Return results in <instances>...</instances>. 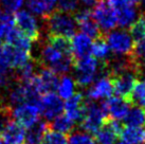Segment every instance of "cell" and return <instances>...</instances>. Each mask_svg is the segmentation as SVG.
Instances as JSON below:
<instances>
[{"label":"cell","mask_w":145,"mask_h":144,"mask_svg":"<svg viewBox=\"0 0 145 144\" xmlns=\"http://www.w3.org/2000/svg\"><path fill=\"white\" fill-rule=\"evenodd\" d=\"M74 82L80 87H87L92 84L99 75L107 74L106 63L100 62L93 56H86L74 60Z\"/></svg>","instance_id":"1"},{"label":"cell","mask_w":145,"mask_h":144,"mask_svg":"<svg viewBox=\"0 0 145 144\" xmlns=\"http://www.w3.org/2000/svg\"><path fill=\"white\" fill-rule=\"evenodd\" d=\"M46 28L49 34L72 37L76 31V22L70 14L61 11H53L48 16L44 17Z\"/></svg>","instance_id":"2"},{"label":"cell","mask_w":145,"mask_h":144,"mask_svg":"<svg viewBox=\"0 0 145 144\" xmlns=\"http://www.w3.org/2000/svg\"><path fill=\"white\" fill-rule=\"evenodd\" d=\"M92 18L103 34L112 31L118 26L117 14L108 0H99L92 12Z\"/></svg>","instance_id":"3"},{"label":"cell","mask_w":145,"mask_h":144,"mask_svg":"<svg viewBox=\"0 0 145 144\" xmlns=\"http://www.w3.org/2000/svg\"><path fill=\"white\" fill-rule=\"evenodd\" d=\"M141 73L136 69H129L121 73L109 76V79L111 80V83H112L113 91L116 92V94L125 100L130 101L131 91L138 80V76Z\"/></svg>","instance_id":"4"},{"label":"cell","mask_w":145,"mask_h":144,"mask_svg":"<svg viewBox=\"0 0 145 144\" xmlns=\"http://www.w3.org/2000/svg\"><path fill=\"white\" fill-rule=\"evenodd\" d=\"M106 118L107 116L102 107V104H97L93 102L87 103L85 115L80 122L81 128L84 132L94 135L97 129L103 125Z\"/></svg>","instance_id":"5"},{"label":"cell","mask_w":145,"mask_h":144,"mask_svg":"<svg viewBox=\"0 0 145 144\" xmlns=\"http://www.w3.org/2000/svg\"><path fill=\"white\" fill-rule=\"evenodd\" d=\"M110 50L117 55H129L133 47V40L128 32L124 30L110 31L104 34Z\"/></svg>","instance_id":"6"},{"label":"cell","mask_w":145,"mask_h":144,"mask_svg":"<svg viewBox=\"0 0 145 144\" xmlns=\"http://www.w3.org/2000/svg\"><path fill=\"white\" fill-rule=\"evenodd\" d=\"M39 116L40 110L38 104L32 102H25L22 104L16 105L12 109L13 120L27 128L35 124L39 119Z\"/></svg>","instance_id":"7"},{"label":"cell","mask_w":145,"mask_h":144,"mask_svg":"<svg viewBox=\"0 0 145 144\" xmlns=\"http://www.w3.org/2000/svg\"><path fill=\"white\" fill-rule=\"evenodd\" d=\"M14 21L16 22L17 28L31 41H37L39 39V24L34 15H32L29 11H17L16 15L14 16Z\"/></svg>","instance_id":"8"},{"label":"cell","mask_w":145,"mask_h":144,"mask_svg":"<svg viewBox=\"0 0 145 144\" xmlns=\"http://www.w3.org/2000/svg\"><path fill=\"white\" fill-rule=\"evenodd\" d=\"M38 107L44 119L51 121L55 117L59 116L64 110V103L59 96H56L53 92H47L39 98Z\"/></svg>","instance_id":"9"},{"label":"cell","mask_w":145,"mask_h":144,"mask_svg":"<svg viewBox=\"0 0 145 144\" xmlns=\"http://www.w3.org/2000/svg\"><path fill=\"white\" fill-rule=\"evenodd\" d=\"M123 126L119 120L106 118L104 123L94 134L97 144H114L121 135Z\"/></svg>","instance_id":"10"},{"label":"cell","mask_w":145,"mask_h":144,"mask_svg":"<svg viewBox=\"0 0 145 144\" xmlns=\"http://www.w3.org/2000/svg\"><path fill=\"white\" fill-rule=\"evenodd\" d=\"M73 14V18L83 33L94 39L103 35L99 26L92 18V12L89 9L82 8L81 10H76Z\"/></svg>","instance_id":"11"},{"label":"cell","mask_w":145,"mask_h":144,"mask_svg":"<svg viewBox=\"0 0 145 144\" xmlns=\"http://www.w3.org/2000/svg\"><path fill=\"white\" fill-rule=\"evenodd\" d=\"M102 107L104 109L107 118L113 120H123L130 109V101L125 100L120 96H109L108 100L102 102Z\"/></svg>","instance_id":"12"},{"label":"cell","mask_w":145,"mask_h":144,"mask_svg":"<svg viewBox=\"0 0 145 144\" xmlns=\"http://www.w3.org/2000/svg\"><path fill=\"white\" fill-rule=\"evenodd\" d=\"M1 53L5 58L10 68L18 69L24 66L25 63L32 58L31 51H27L24 49L14 47L12 45L5 44L1 48Z\"/></svg>","instance_id":"13"},{"label":"cell","mask_w":145,"mask_h":144,"mask_svg":"<svg viewBox=\"0 0 145 144\" xmlns=\"http://www.w3.org/2000/svg\"><path fill=\"white\" fill-rule=\"evenodd\" d=\"M86 107H87V102L85 101L84 94L81 92H76L72 96L67 99V102L64 105L66 116L74 123L82 121L86 111Z\"/></svg>","instance_id":"14"},{"label":"cell","mask_w":145,"mask_h":144,"mask_svg":"<svg viewBox=\"0 0 145 144\" xmlns=\"http://www.w3.org/2000/svg\"><path fill=\"white\" fill-rule=\"evenodd\" d=\"M92 38L85 33H77L72 36L71 50L74 60H80L83 57L91 55Z\"/></svg>","instance_id":"15"},{"label":"cell","mask_w":145,"mask_h":144,"mask_svg":"<svg viewBox=\"0 0 145 144\" xmlns=\"http://www.w3.org/2000/svg\"><path fill=\"white\" fill-rule=\"evenodd\" d=\"M113 86L109 76H101L86 92L87 99L90 101H97L111 96Z\"/></svg>","instance_id":"16"},{"label":"cell","mask_w":145,"mask_h":144,"mask_svg":"<svg viewBox=\"0 0 145 144\" xmlns=\"http://www.w3.org/2000/svg\"><path fill=\"white\" fill-rule=\"evenodd\" d=\"M36 81L38 84V88L40 90V93H47V92H53L56 90L58 85V77L54 71L47 67H40L39 71L36 74Z\"/></svg>","instance_id":"17"},{"label":"cell","mask_w":145,"mask_h":144,"mask_svg":"<svg viewBox=\"0 0 145 144\" xmlns=\"http://www.w3.org/2000/svg\"><path fill=\"white\" fill-rule=\"evenodd\" d=\"M3 38L7 44L27 50V51H31V48H32L31 40L29 39L19 29L15 28L13 24H10L8 27Z\"/></svg>","instance_id":"18"},{"label":"cell","mask_w":145,"mask_h":144,"mask_svg":"<svg viewBox=\"0 0 145 144\" xmlns=\"http://www.w3.org/2000/svg\"><path fill=\"white\" fill-rule=\"evenodd\" d=\"M24 127L14 120L11 121L1 132V137L11 144H24Z\"/></svg>","instance_id":"19"},{"label":"cell","mask_w":145,"mask_h":144,"mask_svg":"<svg viewBox=\"0 0 145 144\" xmlns=\"http://www.w3.org/2000/svg\"><path fill=\"white\" fill-rule=\"evenodd\" d=\"M49 129V124L44 121H37L35 124L28 127L24 135V144H40L46 132Z\"/></svg>","instance_id":"20"},{"label":"cell","mask_w":145,"mask_h":144,"mask_svg":"<svg viewBox=\"0 0 145 144\" xmlns=\"http://www.w3.org/2000/svg\"><path fill=\"white\" fill-rule=\"evenodd\" d=\"M56 2L57 0H28L27 4L31 12L44 18L55 11Z\"/></svg>","instance_id":"21"},{"label":"cell","mask_w":145,"mask_h":144,"mask_svg":"<svg viewBox=\"0 0 145 144\" xmlns=\"http://www.w3.org/2000/svg\"><path fill=\"white\" fill-rule=\"evenodd\" d=\"M114 11L117 14L118 24L123 29L129 28L138 18V8L136 7H124L114 9Z\"/></svg>","instance_id":"22"},{"label":"cell","mask_w":145,"mask_h":144,"mask_svg":"<svg viewBox=\"0 0 145 144\" xmlns=\"http://www.w3.org/2000/svg\"><path fill=\"white\" fill-rule=\"evenodd\" d=\"M124 122L126 126L130 127H145V108L135 106L133 109H129Z\"/></svg>","instance_id":"23"},{"label":"cell","mask_w":145,"mask_h":144,"mask_svg":"<svg viewBox=\"0 0 145 144\" xmlns=\"http://www.w3.org/2000/svg\"><path fill=\"white\" fill-rule=\"evenodd\" d=\"M91 54L100 62H105L110 57V48L105 39L104 34L95 38V41L92 44Z\"/></svg>","instance_id":"24"},{"label":"cell","mask_w":145,"mask_h":144,"mask_svg":"<svg viewBox=\"0 0 145 144\" xmlns=\"http://www.w3.org/2000/svg\"><path fill=\"white\" fill-rule=\"evenodd\" d=\"M120 137L127 144H140L144 142V129L141 127L127 126L122 129Z\"/></svg>","instance_id":"25"},{"label":"cell","mask_w":145,"mask_h":144,"mask_svg":"<svg viewBox=\"0 0 145 144\" xmlns=\"http://www.w3.org/2000/svg\"><path fill=\"white\" fill-rule=\"evenodd\" d=\"M74 126H75V123L72 120H70L66 115L65 116L59 115V116L55 117L52 120L51 125H49V127L51 129L64 134V135L71 134L74 130Z\"/></svg>","instance_id":"26"},{"label":"cell","mask_w":145,"mask_h":144,"mask_svg":"<svg viewBox=\"0 0 145 144\" xmlns=\"http://www.w3.org/2000/svg\"><path fill=\"white\" fill-rule=\"evenodd\" d=\"M129 56L140 71L145 68V38L133 43V50Z\"/></svg>","instance_id":"27"},{"label":"cell","mask_w":145,"mask_h":144,"mask_svg":"<svg viewBox=\"0 0 145 144\" xmlns=\"http://www.w3.org/2000/svg\"><path fill=\"white\" fill-rule=\"evenodd\" d=\"M48 43L52 45L54 48H56L59 52L66 55H72V50H71V41L69 40L68 37L61 35H48ZM73 56V55H72Z\"/></svg>","instance_id":"28"},{"label":"cell","mask_w":145,"mask_h":144,"mask_svg":"<svg viewBox=\"0 0 145 144\" xmlns=\"http://www.w3.org/2000/svg\"><path fill=\"white\" fill-rule=\"evenodd\" d=\"M56 89L58 91V96H61V99L67 100L75 93V82L72 77H70L68 75H64L58 81V85H57Z\"/></svg>","instance_id":"29"},{"label":"cell","mask_w":145,"mask_h":144,"mask_svg":"<svg viewBox=\"0 0 145 144\" xmlns=\"http://www.w3.org/2000/svg\"><path fill=\"white\" fill-rule=\"evenodd\" d=\"M131 104L145 108V79L137 80L130 96Z\"/></svg>","instance_id":"30"},{"label":"cell","mask_w":145,"mask_h":144,"mask_svg":"<svg viewBox=\"0 0 145 144\" xmlns=\"http://www.w3.org/2000/svg\"><path fill=\"white\" fill-rule=\"evenodd\" d=\"M129 34L133 41H138L145 38V13H142L140 16L129 27Z\"/></svg>","instance_id":"31"},{"label":"cell","mask_w":145,"mask_h":144,"mask_svg":"<svg viewBox=\"0 0 145 144\" xmlns=\"http://www.w3.org/2000/svg\"><path fill=\"white\" fill-rule=\"evenodd\" d=\"M40 144H68V139L66 138V135L55 132L49 127Z\"/></svg>","instance_id":"32"},{"label":"cell","mask_w":145,"mask_h":144,"mask_svg":"<svg viewBox=\"0 0 145 144\" xmlns=\"http://www.w3.org/2000/svg\"><path fill=\"white\" fill-rule=\"evenodd\" d=\"M68 144H97V142L88 132H72L68 139Z\"/></svg>","instance_id":"33"},{"label":"cell","mask_w":145,"mask_h":144,"mask_svg":"<svg viewBox=\"0 0 145 144\" xmlns=\"http://www.w3.org/2000/svg\"><path fill=\"white\" fill-rule=\"evenodd\" d=\"M78 0H57V10L64 13H74L78 8Z\"/></svg>","instance_id":"34"},{"label":"cell","mask_w":145,"mask_h":144,"mask_svg":"<svg viewBox=\"0 0 145 144\" xmlns=\"http://www.w3.org/2000/svg\"><path fill=\"white\" fill-rule=\"evenodd\" d=\"M24 5V0H0V7L10 13L19 11Z\"/></svg>","instance_id":"35"},{"label":"cell","mask_w":145,"mask_h":144,"mask_svg":"<svg viewBox=\"0 0 145 144\" xmlns=\"http://www.w3.org/2000/svg\"><path fill=\"white\" fill-rule=\"evenodd\" d=\"M113 9L124 8V7H136L138 8L141 0H108Z\"/></svg>","instance_id":"36"},{"label":"cell","mask_w":145,"mask_h":144,"mask_svg":"<svg viewBox=\"0 0 145 144\" xmlns=\"http://www.w3.org/2000/svg\"><path fill=\"white\" fill-rule=\"evenodd\" d=\"M0 22L5 24H14V15H13V13L8 12L2 7H0Z\"/></svg>","instance_id":"37"},{"label":"cell","mask_w":145,"mask_h":144,"mask_svg":"<svg viewBox=\"0 0 145 144\" xmlns=\"http://www.w3.org/2000/svg\"><path fill=\"white\" fill-rule=\"evenodd\" d=\"M8 75H11V73H10V66L8 65L5 58L2 55L1 49H0V77Z\"/></svg>","instance_id":"38"},{"label":"cell","mask_w":145,"mask_h":144,"mask_svg":"<svg viewBox=\"0 0 145 144\" xmlns=\"http://www.w3.org/2000/svg\"><path fill=\"white\" fill-rule=\"evenodd\" d=\"M97 1H99V0H78V2L82 4L83 8L89 9V10L91 8H94L95 4L97 3Z\"/></svg>","instance_id":"39"},{"label":"cell","mask_w":145,"mask_h":144,"mask_svg":"<svg viewBox=\"0 0 145 144\" xmlns=\"http://www.w3.org/2000/svg\"><path fill=\"white\" fill-rule=\"evenodd\" d=\"M114 144H127V143H125V142L122 141V142H118V143H114Z\"/></svg>","instance_id":"40"},{"label":"cell","mask_w":145,"mask_h":144,"mask_svg":"<svg viewBox=\"0 0 145 144\" xmlns=\"http://www.w3.org/2000/svg\"><path fill=\"white\" fill-rule=\"evenodd\" d=\"M2 107V101H1V98H0V108Z\"/></svg>","instance_id":"41"},{"label":"cell","mask_w":145,"mask_h":144,"mask_svg":"<svg viewBox=\"0 0 145 144\" xmlns=\"http://www.w3.org/2000/svg\"><path fill=\"white\" fill-rule=\"evenodd\" d=\"M141 1H142V2H143V4H144V5H145V0H141Z\"/></svg>","instance_id":"42"},{"label":"cell","mask_w":145,"mask_h":144,"mask_svg":"<svg viewBox=\"0 0 145 144\" xmlns=\"http://www.w3.org/2000/svg\"><path fill=\"white\" fill-rule=\"evenodd\" d=\"M0 49H1V40H0Z\"/></svg>","instance_id":"43"}]
</instances>
